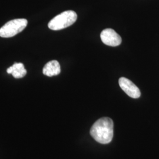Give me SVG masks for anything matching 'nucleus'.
Listing matches in <instances>:
<instances>
[{
    "mask_svg": "<svg viewBox=\"0 0 159 159\" xmlns=\"http://www.w3.org/2000/svg\"><path fill=\"white\" fill-rule=\"evenodd\" d=\"M113 120L108 117H102L94 123L90 130V134L97 142L108 144L113 139Z\"/></svg>",
    "mask_w": 159,
    "mask_h": 159,
    "instance_id": "f257e3e1",
    "label": "nucleus"
},
{
    "mask_svg": "<svg viewBox=\"0 0 159 159\" xmlns=\"http://www.w3.org/2000/svg\"><path fill=\"white\" fill-rule=\"evenodd\" d=\"M77 19V15L75 12L71 10L66 11L53 18L48 23V26L52 30H60L73 25Z\"/></svg>",
    "mask_w": 159,
    "mask_h": 159,
    "instance_id": "f03ea898",
    "label": "nucleus"
},
{
    "mask_svg": "<svg viewBox=\"0 0 159 159\" xmlns=\"http://www.w3.org/2000/svg\"><path fill=\"white\" fill-rule=\"evenodd\" d=\"M61 72L60 65L57 60H52L47 63L43 70V73L48 77L57 75Z\"/></svg>",
    "mask_w": 159,
    "mask_h": 159,
    "instance_id": "423d86ee",
    "label": "nucleus"
},
{
    "mask_svg": "<svg viewBox=\"0 0 159 159\" xmlns=\"http://www.w3.org/2000/svg\"><path fill=\"white\" fill-rule=\"evenodd\" d=\"M8 74H11L16 79H20L24 77L27 74V70L24 68L22 63H15L11 67L7 70Z\"/></svg>",
    "mask_w": 159,
    "mask_h": 159,
    "instance_id": "0eeeda50",
    "label": "nucleus"
},
{
    "mask_svg": "<svg viewBox=\"0 0 159 159\" xmlns=\"http://www.w3.org/2000/svg\"><path fill=\"white\" fill-rule=\"evenodd\" d=\"M28 21L26 19L19 18L12 20L6 23L0 29V37L10 38L23 31L27 27Z\"/></svg>",
    "mask_w": 159,
    "mask_h": 159,
    "instance_id": "7ed1b4c3",
    "label": "nucleus"
},
{
    "mask_svg": "<svg viewBox=\"0 0 159 159\" xmlns=\"http://www.w3.org/2000/svg\"><path fill=\"white\" fill-rule=\"evenodd\" d=\"M102 43L108 46L116 47L121 43V38L114 30L107 29L104 30L100 35Z\"/></svg>",
    "mask_w": 159,
    "mask_h": 159,
    "instance_id": "20e7f679",
    "label": "nucleus"
},
{
    "mask_svg": "<svg viewBox=\"0 0 159 159\" xmlns=\"http://www.w3.org/2000/svg\"><path fill=\"white\" fill-rule=\"evenodd\" d=\"M120 87L125 93L131 98H138L141 93L139 89L130 80L125 77H121L119 80Z\"/></svg>",
    "mask_w": 159,
    "mask_h": 159,
    "instance_id": "39448f33",
    "label": "nucleus"
}]
</instances>
